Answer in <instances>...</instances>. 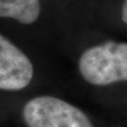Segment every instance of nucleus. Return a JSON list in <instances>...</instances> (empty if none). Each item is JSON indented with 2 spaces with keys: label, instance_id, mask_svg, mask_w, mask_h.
I'll return each mask as SVG.
<instances>
[{
  "label": "nucleus",
  "instance_id": "obj_1",
  "mask_svg": "<svg viewBox=\"0 0 127 127\" xmlns=\"http://www.w3.org/2000/svg\"><path fill=\"white\" fill-rule=\"evenodd\" d=\"M78 70L95 86L127 81V42L108 41L87 49L78 61Z\"/></svg>",
  "mask_w": 127,
  "mask_h": 127
},
{
  "label": "nucleus",
  "instance_id": "obj_2",
  "mask_svg": "<svg viewBox=\"0 0 127 127\" xmlns=\"http://www.w3.org/2000/svg\"><path fill=\"white\" fill-rule=\"evenodd\" d=\"M28 127H93L83 111L68 102L53 96H37L22 108Z\"/></svg>",
  "mask_w": 127,
  "mask_h": 127
},
{
  "label": "nucleus",
  "instance_id": "obj_3",
  "mask_svg": "<svg viewBox=\"0 0 127 127\" xmlns=\"http://www.w3.org/2000/svg\"><path fill=\"white\" fill-rule=\"evenodd\" d=\"M33 73L30 58L0 34V89L17 91L26 88L33 78Z\"/></svg>",
  "mask_w": 127,
  "mask_h": 127
},
{
  "label": "nucleus",
  "instance_id": "obj_4",
  "mask_svg": "<svg viewBox=\"0 0 127 127\" xmlns=\"http://www.w3.org/2000/svg\"><path fill=\"white\" fill-rule=\"evenodd\" d=\"M39 14V0H0V17L13 18L23 25H30L37 20Z\"/></svg>",
  "mask_w": 127,
  "mask_h": 127
},
{
  "label": "nucleus",
  "instance_id": "obj_5",
  "mask_svg": "<svg viewBox=\"0 0 127 127\" xmlns=\"http://www.w3.org/2000/svg\"><path fill=\"white\" fill-rule=\"evenodd\" d=\"M122 20L127 25V0H124L122 5Z\"/></svg>",
  "mask_w": 127,
  "mask_h": 127
}]
</instances>
